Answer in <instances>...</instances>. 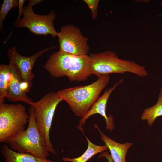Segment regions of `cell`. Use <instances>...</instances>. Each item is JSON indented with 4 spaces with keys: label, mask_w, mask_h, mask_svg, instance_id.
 <instances>
[{
    "label": "cell",
    "mask_w": 162,
    "mask_h": 162,
    "mask_svg": "<svg viewBox=\"0 0 162 162\" xmlns=\"http://www.w3.org/2000/svg\"><path fill=\"white\" fill-rule=\"evenodd\" d=\"M55 47L53 46L39 51L31 56H25L19 54L16 47L13 46L8 49L7 56L14 63L22 81L27 82L31 88L32 81L35 77L33 69L36 61L43 54Z\"/></svg>",
    "instance_id": "obj_8"
},
{
    "label": "cell",
    "mask_w": 162,
    "mask_h": 162,
    "mask_svg": "<svg viewBox=\"0 0 162 162\" xmlns=\"http://www.w3.org/2000/svg\"><path fill=\"white\" fill-rule=\"evenodd\" d=\"M88 142V147L86 151L80 156L74 158L66 157L62 158L64 162H86L89 159L95 154L107 150L105 146H99L91 142L85 135Z\"/></svg>",
    "instance_id": "obj_15"
},
{
    "label": "cell",
    "mask_w": 162,
    "mask_h": 162,
    "mask_svg": "<svg viewBox=\"0 0 162 162\" xmlns=\"http://www.w3.org/2000/svg\"><path fill=\"white\" fill-rule=\"evenodd\" d=\"M123 81V79H120L116 82L112 86L106 89L103 95L99 97L97 101L91 108L87 113L80 119L77 128L83 132V127L86 120L94 114H98L105 118L106 123V128L110 131L112 130L114 125L113 116L110 115L108 116L106 113V107L108 100L112 92Z\"/></svg>",
    "instance_id": "obj_9"
},
{
    "label": "cell",
    "mask_w": 162,
    "mask_h": 162,
    "mask_svg": "<svg viewBox=\"0 0 162 162\" xmlns=\"http://www.w3.org/2000/svg\"><path fill=\"white\" fill-rule=\"evenodd\" d=\"M9 64L10 66L12 78L8 88L6 98L13 102L21 101L32 106L34 102L28 98L26 92L22 89L21 83L22 80L15 65L10 60Z\"/></svg>",
    "instance_id": "obj_12"
},
{
    "label": "cell",
    "mask_w": 162,
    "mask_h": 162,
    "mask_svg": "<svg viewBox=\"0 0 162 162\" xmlns=\"http://www.w3.org/2000/svg\"><path fill=\"white\" fill-rule=\"evenodd\" d=\"M89 55L75 56L66 76L71 82L86 80L92 75Z\"/></svg>",
    "instance_id": "obj_11"
},
{
    "label": "cell",
    "mask_w": 162,
    "mask_h": 162,
    "mask_svg": "<svg viewBox=\"0 0 162 162\" xmlns=\"http://www.w3.org/2000/svg\"><path fill=\"white\" fill-rule=\"evenodd\" d=\"M87 5L92 13V18L95 20L98 16V8L99 0H83Z\"/></svg>",
    "instance_id": "obj_19"
},
{
    "label": "cell",
    "mask_w": 162,
    "mask_h": 162,
    "mask_svg": "<svg viewBox=\"0 0 162 162\" xmlns=\"http://www.w3.org/2000/svg\"><path fill=\"white\" fill-rule=\"evenodd\" d=\"M100 133L101 139L104 142L105 146L110 150L111 156L114 162H126V156L128 149L132 143L126 142L122 144L117 142L107 136L100 129L97 124H94Z\"/></svg>",
    "instance_id": "obj_13"
},
{
    "label": "cell",
    "mask_w": 162,
    "mask_h": 162,
    "mask_svg": "<svg viewBox=\"0 0 162 162\" xmlns=\"http://www.w3.org/2000/svg\"><path fill=\"white\" fill-rule=\"evenodd\" d=\"M57 37L59 51L76 56L88 55L89 39L75 26L69 24L62 26Z\"/></svg>",
    "instance_id": "obj_7"
},
{
    "label": "cell",
    "mask_w": 162,
    "mask_h": 162,
    "mask_svg": "<svg viewBox=\"0 0 162 162\" xmlns=\"http://www.w3.org/2000/svg\"><path fill=\"white\" fill-rule=\"evenodd\" d=\"M110 78L109 75L102 76L89 85L65 88L57 92L62 100L67 103L75 115L82 118L99 98L109 84Z\"/></svg>",
    "instance_id": "obj_1"
},
{
    "label": "cell",
    "mask_w": 162,
    "mask_h": 162,
    "mask_svg": "<svg viewBox=\"0 0 162 162\" xmlns=\"http://www.w3.org/2000/svg\"><path fill=\"white\" fill-rule=\"evenodd\" d=\"M102 157H105L109 162H113L111 155L109 154L108 152H105L102 153L99 155L98 157L100 158Z\"/></svg>",
    "instance_id": "obj_21"
},
{
    "label": "cell",
    "mask_w": 162,
    "mask_h": 162,
    "mask_svg": "<svg viewBox=\"0 0 162 162\" xmlns=\"http://www.w3.org/2000/svg\"></svg>",
    "instance_id": "obj_22"
},
{
    "label": "cell",
    "mask_w": 162,
    "mask_h": 162,
    "mask_svg": "<svg viewBox=\"0 0 162 162\" xmlns=\"http://www.w3.org/2000/svg\"><path fill=\"white\" fill-rule=\"evenodd\" d=\"M19 0H4L1 6L0 10V29L3 28V22L8 14L12 8H19Z\"/></svg>",
    "instance_id": "obj_18"
},
{
    "label": "cell",
    "mask_w": 162,
    "mask_h": 162,
    "mask_svg": "<svg viewBox=\"0 0 162 162\" xmlns=\"http://www.w3.org/2000/svg\"><path fill=\"white\" fill-rule=\"evenodd\" d=\"M28 112V124L27 128L8 139L5 143L17 152L29 153L40 159H47L49 152L37 125L32 106H30Z\"/></svg>",
    "instance_id": "obj_3"
},
{
    "label": "cell",
    "mask_w": 162,
    "mask_h": 162,
    "mask_svg": "<svg viewBox=\"0 0 162 162\" xmlns=\"http://www.w3.org/2000/svg\"><path fill=\"white\" fill-rule=\"evenodd\" d=\"M75 56L59 50L50 56L44 68L54 78L66 76Z\"/></svg>",
    "instance_id": "obj_10"
},
{
    "label": "cell",
    "mask_w": 162,
    "mask_h": 162,
    "mask_svg": "<svg viewBox=\"0 0 162 162\" xmlns=\"http://www.w3.org/2000/svg\"><path fill=\"white\" fill-rule=\"evenodd\" d=\"M11 78L10 64H1L0 66V104L4 103Z\"/></svg>",
    "instance_id": "obj_17"
},
{
    "label": "cell",
    "mask_w": 162,
    "mask_h": 162,
    "mask_svg": "<svg viewBox=\"0 0 162 162\" xmlns=\"http://www.w3.org/2000/svg\"><path fill=\"white\" fill-rule=\"evenodd\" d=\"M29 118L26 108L21 104H0V142L25 130Z\"/></svg>",
    "instance_id": "obj_5"
},
{
    "label": "cell",
    "mask_w": 162,
    "mask_h": 162,
    "mask_svg": "<svg viewBox=\"0 0 162 162\" xmlns=\"http://www.w3.org/2000/svg\"><path fill=\"white\" fill-rule=\"evenodd\" d=\"M19 7L18 14L17 19L15 23L14 27L16 25L20 20L21 19V16L23 14L24 12V4L25 2L26 1L25 0H19Z\"/></svg>",
    "instance_id": "obj_20"
},
{
    "label": "cell",
    "mask_w": 162,
    "mask_h": 162,
    "mask_svg": "<svg viewBox=\"0 0 162 162\" xmlns=\"http://www.w3.org/2000/svg\"><path fill=\"white\" fill-rule=\"evenodd\" d=\"M42 0H30L28 5L24 7L23 16L16 26L17 28L26 27L35 35L47 36L50 35L53 38L57 37L58 32L55 29L54 22L56 18L54 11L47 15H40L35 13L34 6L43 2Z\"/></svg>",
    "instance_id": "obj_6"
},
{
    "label": "cell",
    "mask_w": 162,
    "mask_h": 162,
    "mask_svg": "<svg viewBox=\"0 0 162 162\" xmlns=\"http://www.w3.org/2000/svg\"><path fill=\"white\" fill-rule=\"evenodd\" d=\"M62 100L57 92H51L34 102L33 107L37 125L44 140L47 151L57 154L50 139V130L56 109Z\"/></svg>",
    "instance_id": "obj_4"
},
{
    "label": "cell",
    "mask_w": 162,
    "mask_h": 162,
    "mask_svg": "<svg viewBox=\"0 0 162 162\" xmlns=\"http://www.w3.org/2000/svg\"><path fill=\"white\" fill-rule=\"evenodd\" d=\"M1 152L6 162H52L48 159L38 158L29 153L15 151L5 144L2 146Z\"/></svg>",
    "instance_id": "obj_14"
},
{
    "label": "cell",
    "mask_w": 162,
    "mask_h": 162,
    "mask_svg": "<svg viewBox=\"0 0 162 162\" xmlns=\"http://www.w3.org/2000/svg\"><path fill=\"white\" fill-rule=\"evenodd\" d=\"M162 116V87L161 88L158 101L155 104L145 110L141 118L142 120L146 121L149 126L153 124L156 119Z\"/></svg>",
    "instance_id": "obj_16"
},
{
    "label": "cell",
    "mask_w": 162,
    "mask_h": 162,
    "mask_svg": "<svg viewBox=\"0 0 162 162\" xmlns=\"http://www.w3.org/2000/svg\"><path fill=\"white\" fill-rule=\"evenodd\" d=\"M91 62L92 75L99 77L112 74L126 72L138 76H146L148 73L145 67L129 60L121 59L114 52L107 50L89 55Z\"/></svg>",
    "instance_id": "obj_2"
}]
</instances>
